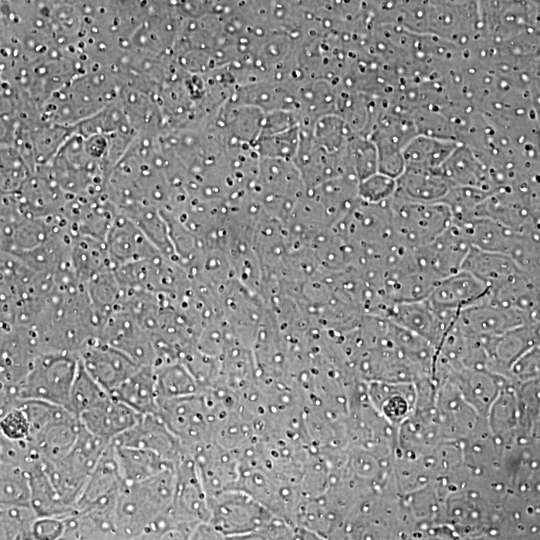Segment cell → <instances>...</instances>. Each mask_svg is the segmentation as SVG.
Returning <instances> with one entry per match:
<instances>
[{
  "label": "cell",
  "instance_id": "cell-1",
  "mask_svg": "<svg viewBox=\"0 0 540 540\" xmlns=\"http://www.w3.org/2000/svg\"><path fill=\"white\" fill-rule=\"evenodd\" d=\"M176 464L145 480L124 483L115 508L121 539H140L145 528L173 502Z\"/></svg>",
  "mask_w": 540,
  "mask_h": 540
},
{
  "label": "cell",
  "instance_id": "cell-2",
  "mask_svg": "<svg viewBox=\"0 0 540 540\" xmlns=\"http://www.w3.org/2000/svg\"><path fill=\"white\" fill-rule=\"evenodd\" d=\"M208 523L220 538L259 536L268 538V532L277 514L242 488L224 491L208 498Z\"/></svg>",
  "mask_w": 540,
  "mask_h": 540
},
{
  "label": "cell",
  "instance_id": "cell-3",
  "mask_svg": "<svg viewBox=\"0 0 540 540\" xmlns=\"http://www.w3.org/2000/svg\"><path fill=\"white\" fill-rule=\"evenodd\" d=\"M79 368L77 353L43 351L19 387L21 400H41L70 410V397Z\"/></svg>",
  "mask_w": 540,
  "mask_h": 540
},
{
  "label": "cell",
  "instance_id": "cell-4",
  "mask_svg": "<svg viewBox=\"0 0 540 540\" xmlns=\"http://www.w3.org/2000/svg\"><path fill=\"white\" fill-rule=\"evenodd\" d=\"M390 207L394 237L410 250L429 244L453 223L451 210L444 201L415 202L393 196Z\"/></svg>",
  "mask_w": 540,
  "mask_h": 540
},
{
  "label": "cell",
  "instance_id": "cell-5",
  "mask_svg": "<svg viewBox=\"0 0 540 540\" xmlns=\"http://www.w3.org/2000/svg\"><path fill=\"white\" fill-rule=\"evenodd\" d=\"M157 414L188 452L212 441L213 420L202 392L162 399Z\"/></svg>",
  "mask_w": 540,
  "mask_h": 540
},
{
  "label": "cell",
  "instance_id": "cell-6",
  "mask_svg": "<svg viewBox=\"0 0 540 540\" xmlns=\"http://www.w3.org/2000/svg\"><path fill=\"white\" fill-rule=\"evenodd\" d=\"M99 338L127 354L139 365L156 367L163 363L150 333L137 315L126 307L106 319Z\"/></svg>",
  "mask_w": 540,
  "mask_h": 540
},
{
  "label": "cell",
  "instance_id": "cell-7",
  "mask_svg": "<svg viewBox=\"0 0 540 540\" xmlns=\"http://www.w3.org/2000/svg\"><path fill=\"white\" fill-rule=\"evenodd\" d=\"M43 351L34 329L1 324V386L19 389Z\"/></svg>",
  "mask_w": 540,
  "mask_h": 540
},
{
  "label": "cell",
  "instance_id": "cell-8",
  "mask_svg": "<svg viewBox=\"0 0 540 540\" xmlns=\"http://www.w3.org/2000/svg\"><path fill=\"white\" fill-rule=\"evenodd\" d=\"M78 355L88 374L110 394L142 366L100 338L88 343Z\"/></svg>",
  "mask_w": 540,
  "mask_h": 540
},
{
  "label": "cell",
  "instance_id": "cell-9",
  "mask_svg": "<svg viewBox=\"0 0 540 540\" xmlns=\"http://www.w3.org/2000/svg\"><path fill=\"white\" fill-rule=\"evenodd\" d=\"M123 485L124 481L110 443L87 479L74 511H115Z\"/></svg>",
  "mask_w": 540,
  "mask_h": 540
},
{
  "label": "cell",
  "instance_id": "cell-10",
  "mask_svg": "<svg viewBox=\"0 0 540 540\" xmlns=\"http://www.w3.org/2000/svg\"><path fill=\"white\" fill-rule=\"evenodd\" d=\"M470 248L464 228L453 222L436 239L414 252L419 265L441 279L462 269Z\"/></svg>",
  "mask_w": 540,
  "mask_h": 540
},
{
  "label": "cell",
  "instance_id": "cell-11",
  "mask_svg": "<svg viewBox=\"0 0 540 540\" xmlns=\"http://www.w3.org/2000/svg\"><path fill=\"white\" fill-rule=\"evenodd\" d=\"M111 443L147 449L172 463L178 462L188 452L157 413L141 414L131 428Z\"/></svg>",
  "mask_w": 540,
  "mask_h": 540
},
{
  "label": "cell",
  "instance_id": "cell-12",
  "mask_svg": "<svg viewBox=\"0 0 540 540\" xmlns=\"http://www.w3.org/2000/svg\"><path fill=\"white\" fill-rule=\"evenodd\" d=\"M105 243L115 267L161 254L144 231L122 213L114 218Z\"/></svg>",
  "mask_w": 540,
  "mask_h": 540
},
{
  "label": "cell",
  "instance_id": "cell-13",
  "mask_svg": "<svg viewBox=\"0 0 540 540\" xmlns=\"http://www.w3.org/2000/svg\"><path fill=\"white\" fill-rule=\"evenodd\" d=\"M490 295L459 312L456 321L463 330L476 336L497 337L526 324L519 312L497 304Z\"/></svg>",
  "mask_w": 540,
  "mask_h": 540
},
{
  "label": "cell",
  "instance_id": "cell-14",
  "mask_svg": "<svg viewBox=\"0 0 540 540\" xmlns=\"http://www.w3.org/2000/svg\"><path fill=\"white\" fill-rule=\"evenodd\" d=\"M490 294L491 289L485 282L471 272L460 269L441 278L427 299L436 307L460 312Z\"/></svg>",
  "mask_w": 540,
  "mask_h": 540
},
{
  "label": "cell",
  "instance_id": "cell-15",
  "mask_svg": "<svg viewBox=\"0 0 540 540\" xmlns=\"http://www.w3.org/2000/svg\"><path fill=\"white\" fill-rule=\"evenodd\" d=\"M81 423L72 411L50 420L33 431L27 438L35 451L46 461L55 462L64 457L75 444Z\"/></svg>",
  "mask_w": 540,
  "mask_h": 540
},
{
  "label": "cell",
  "instance_id": "cell-16",
  "mask_svg": "<svg viewBox=\"0 0 540 540\" xmlns=\"http://www.w3.org/2000/svg\"><path fill=\"white\" fill-rule=\"evenodd\" d=\"M141 414L112 395L103 402L82 412L81 425L93 435L108 442L131 428Z\"/></svg>",
  "mask_w": 540,
  "mask_h": 540
},
{
  "label": "cell",
  "instance_id": "cell-17",
  "mask_svg": "<svg viewBox=\"0 0 540 540\" xmlns=\"http://www.w3.org/2000/svg\"><path fill=\"white\" fill-rule=\"evenodd\" d=\"M440 172L452 186L475 187L489 192L496 188L489 166L462 143L450 155Z\"/></svg>",
  "mask_w": 540,
  "mask_h": 540
},
{
  "label": "cell",
  "instance_id": "cell-18",
  "mask_svg": "<svg viewBox=\"0 0 540 540\" xmlns=\"http://www.w3.org/2000/svg\"><path fill=\"white\" fill-rule=\"evenodd\" d=\"M452 185L440 171L405 167L396 178L394 197L415 202L443 201Z\"/></svg>",
  "mask_w": 540,
  "mask_h": 540
},
{
  "label": "cell",
  "instance_id": "cell-19",
  "mask_svg": "<svg viewBox=\"0 0 540 540\" xmlns=\"http://www.w3.org/2000/svg\"><path fill=\"white\" fill-rule=\"evenodd\" d=\"M460 225L471 246L481 250L506 254L512 258L520 242L519 231L491 218H475Z\"/></svg>",
  "mask_w": 540,
  "mask_h": 540
},
{
  "label": "cell",
  "instance_id": "cell-20",
  "mask_svg": "<svg viewBox=\"0 0 540 540\" xmlns=\"http://www.w3.org/2000/svg\"><path fill=\"white\" fill-rule=\"evenodd\" d=\"M462 269L485 282L491 291L501 287L515 277L522 269L509 255L470 248Z\"/></svg>",
  "mask_w": 540,
  "mask_h": 540
},
{
  "label": "cell",
  "instance_id": "cell-21",
  "mask_svg": "<svg viewBox=\"0 0 540 540\" xmlns=\"http://www.w3.org/2000/svg\"><path fill=\"white\" fill-rule=\"evenodd\" d=\"M111 395L139 414L157 413L159 397L154 366H140Z\"/></svg>",
  "mask_w": 540,
  "mask_h": 540
},
{
  "label": "cell",
  "instance_id": "cell-22",
  "mask_svg": "<svg viewBox=\"0 0 540 540\" xmlns=\"http://www.w3.org/2000/svg\"><path fill=\"white\" fill-rule=\"evenodd\" d=\"M63 521L62 539H121L115 511H74Z\"/></svg>",
  "mask_w": 540,
  "mask_h": 540
},
{
  "label": "cell",
  "instance_id": "cell-23",
  "mask_svg": "<svg viewBox=\"0 0 540 540\" xmlns=\"http://www.w3.org/2000/svg\"><path fill=\"white\" fill-rule=\"evenodd\" d=\"M112 446L124 483L145 480L177 463L169 462L147 449L114 444Z\"/></svg>",
  "mask_w": 540,
  "mask_h": 540
},
{
  "label": "cell",
  "instance_id": "cell-24",
  "mask_svg": "<svg viewBox=\"0 0 540 540\" xmlns=\"http://www.w3.org/2000/svg\"><path fill=\"white\" fill-rule=\"evenodd\" d=\"M460 144V142L454 140L417 134L404 149L405 167L440 171Z\"/></svg>",
  "mask_w": 540,
  "mask_h": 540
},
{
  "label": "cell",
  "instance_id": "cell-25",
  "mask_svg": "<svg viewBox=\"0 0 540 540\" xmlns=\"http://www.w3.org/2000/svg\"><path fill=\"white\" fill-rule=\"evenodd\" d=\"M154 368L159 401L202 392L200 384L180 359L164 362Z\"/></svg>",
  "mask_w": 540,
  "mask_h": 540
},
{
  "label": "cell",
  "instance_id": "cell-26",
  "mask_svg": "<svg viewBox=\"0 0 540 540\" xmlns=\"http://www.w3.org/2000/svg\"><path fill=\"white\" fill-rule=\"evenodd\" d=\"M38 514L30 503H0V539H33Z\"/></svg>",
  "mask_w": 540,
  "mask_h": 540
},
{
  "label": "cell",
  "instance_id": "cell-27",
  "mask_svg": "<svg viewBox=\"0 0 540 540\" xmlns=\"http://www.w3.org/2000/svg\"><path fill=\"white\" fill-rule=\"evenodd\" d=\"M31 482L28 469L20 465L0 463V503H30Z\"/></svg>",
  "mask_w": 540,
  "mask_h": 540
},
{
  "label": "cell",
  "instance_id": "cell-28",
  "mask_svg": "<svg viewBox=\"0 0 540 540\" xmlns=\"http://www.w3.org/2000/svg\"><path fill=\"white\" fill-rule=\"evenodd\" d=\"M110 396L111 394L88 374L79 359L78 372L71 390L70 410L79 416Z\"/></svg>",
  "mask_w": 540,
  "mask_h": 540
},
{
  "label": "cell",
  "instance_id": "cell-29",
  "mask_svg": "<svg viewBox=\"0 0 540 540\" xmlns=\"http://www.w3.org/2000/svg\"><path fill=\"white\" fill-rule=\"evenodd\" d=\"M396 179L381 172L361 180L358 183V195L362 201L380 203L394 196Z\"/></svg>",
  "mask_w": 540,
  "mask_h": 540
},
{
  "label": "cell",
  "instance_id": "cell-30",
  "mask_svg": "<svg viewBox=\"0 0 540 540\" xmlns=\"http://www.w3.org/2000/svg\"><path fill=\"white\" fill-rule=\"evenodd\" d=\"M1 434L12 439H27L30 435V423L20 403L1 416Z\"/></svg>",
  "mask_w": 540,
  "mask_h": 540
},
{
  "label": "cell",
  "instance_id": "cell-31",
  "mask_svg": "<svg viewBox=\"0 0 540 540\" xmlns=\"http://www.w3.org/2000/svg\"><path fill=\"white\" fill-rule=\"evenodd\" d=\"M64 521L62 517H38L33 526V539H62Z\"/></svg>",
  "mask_w": 540,
  "mask_h": 540
},
{
  "label": "cell",
  "instance_id": "cell-32",
  "mask_svg": "<svg viewBox=\"0 0 540 540\" xmlns=\"http://www.w3.org/2000/svg\"><path fill=\"white\" fill-rule=\"evenodd\" d=\"M533 81H534V86L536 87V89L540 91V56L538 57L535 64V68L533 72Z\"/></svg>",
  "mask_w": 540,
  "mask_h": 540
}]
</instances>
